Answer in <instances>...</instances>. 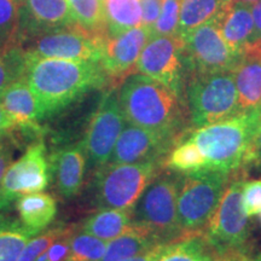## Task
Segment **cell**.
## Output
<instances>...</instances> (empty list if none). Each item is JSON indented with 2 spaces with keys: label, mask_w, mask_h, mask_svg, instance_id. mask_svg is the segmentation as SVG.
Returning <instances> with one entry per match:
<instances>
[{
  "label": "cell",
  "mask_w": 261,
  "mask_h": 261,
  "mask_svg": "<svg viewBox=\"0 0 261 261\" xmlns=\"http://www.w3.org/2000/svg\"><path fill=\"white\" fill-rule=\"evenodd\" d=\"M16 210L21 224L38 234L54 221L57 214V202L48 194H25L17 197Z\"/></svg>",
  "instance_id": "obj_21"
},
{
  "label": "cell",
  "mask_w": 261,
  "mask_h": 261,
  "mask_svg": "<svg viewBox=\"0 0 261 261\" xmlns=\"http://www.w3.org/2000/svg\"><path fill=\"white\" fill-rule=\"evenodd\" d=\"M34 236L21 221L0 214V261H17Z\"/></svg>",
  "instance_id": "obj_27"
},
{
  "label": "cell",
  "mask_w": 261,
  "mask_h": 261,
  "mask_svg": "<svg viewBox=\"0 0 261 261\" xmlns=\"http://www.w3.org/2000/svg\"><path fill=\"white\" fill-rule=\"evenodd\" d=\"M243 210L249 218L261 212V179L244 181L242 187Z\"/></svg>",
  "instance_id": "obj_35"
},
{
  "label": "cell",
  "mask_w": 261,
  "mask_h": 261,
  "mask_svg": "<svg viewBox=\"0 0 261 261\" xmlns=\"http://www.w3.org/2000/svg\"><path fill=\"white\" fill-rule=\"evenodd\" d=\"M104 38L74 24L29 39L31 42L23 50L37 57L99 62Z\"/></svg>",
  "instance_id": "obj_12"
},
{
  "label": "cell",
  "mask_w": 261,
  "mask_h": 261,
  "mask_svg": "<svg viewBox=\"0 0 261 261\" xmlns=\"http://www.w3.org/2000/svg\"><path fill=\"white\" fill-rule=\"evenodd\" d=\"M25 68V54L18 45L0 50V96L12 83L22 79Z\"/></svg>",
  "instance_id": "obj_30"
},
{
  "label": "cell",
  "mask_w": 261,
  "mask_h": 261,
  "mask_svg": "<svg viewBox=\"0 0 261 261\" xmlns=\"http://www.w3.org/2000/svg\"><path fill=\"white\" fill-rule=\"evenodd\" d=\"M231 3V0H180L178 34H185L198 25L217 18Z\"/></svg>",
  "instance_id": "obj_26"
},
{
  "label": "cell",
  "mask_w": 261,
  "mask_h": 261,
  "mask_svg": "<svg viewBox=\"0 0 261 261\" xmlns=\"http://www.w3.org/2000/svg\"><path fill=\"white\" fill-rule=\"evenodd\" d=\"M16 2H18V0H16Z\"/></svg>",
  "instance_id": "obj_49"
},
{
  "label": "cell",
  "mask_w": 261,
  "mask_h": 261,
  "mask_svg": "<svg viewBox=\"0 0 261 261\" xmlns=\"http://www.w3.org/2000/svg\"><path fill=\"white\" fill-rule=\"evenodd\" d=\"M252 14L254 19V27H255V32H254V38L252 41L254 42L261 39V0L252 6Z\"/></svg>",
  "instance_id": "obj_42"
},
{
  "label": "cell",
  "mask_w": 261,
  "mask_h": 261,
  "mask_svg": "<svg viewBox=\"0 0 261 261\" xmlns=\"http://www.w3.org/2000/svg\"><path fill=\"white\" fill-rule=\"evenodd\" d=\"M182 137H173L143 127L125 126L108 163H140L162 160Z\"/></svg>",
  "instance_id": "obj_15"
},
{
  "label": "cell",
  "mask_w": 261,
  "mask_h": 261,
  "mask_svg": "<svg viewBox=\"0 0 261 261\" xmlns=\"http://www.w3.org/2000/svg\"><path fill=\"white\" fill-rule=\"evenodd\" d=\"M67 3L80 27L107 37L104 0H67Z\"/></svg>",
  "instance_id": "obj_29"
},
{
  "label": "cell",
  "mask_w": 261,
  "mask_h": 261,
  "mask_svg": "<svg viewBox=\"0 0 261 261\" xmlns=\"http://www.w3.org/2000/svg\"><path fill=\"white\" fill-rule=\"evenodd\" d=\"M19 38L25 40L77 24L67 0H18Z\"/></svg>",
  "instance_id": "obj_16"
},
{
  "label": "cell",
  "mask_w": 261,
  "mask_h": 261,
  "mask_svg": "<svg viewBox=\"0 0 261 261\" xmlns=\"http://www.w3.org/2000/svg\"><path fill=\"white\" fill-rule=\"evenodd\" d=\"M213 261H223L221 260V256L219 255V253H217V256H215V259Z\"/></svg>",
  "instance_id": "obj_45"
},
{
  "label": "cell",
  "mask_w": 261,
  "mask_h": 261,
  "mask_svg": "<svg viewBox=\"0 0 261 261\" xmlns=\"http://www.w3.org/2000/svg\"><path fill=\"white\" fill-rule=\"evenodd\" d=\"M68 226H55L48 228L46 232H44L40 236L32 238L27 243V246L23 249L17 261H35L37 257L50 248L54 244L55 241H57L62 234H64L69 230Z\"/></svg>",
  "instance_id": "obj_34"
},
{
  "label": "cell",
  "mask_w": 261,
  "mask_h": 261,
  "mask_svg": "<svg viewBox=\"0 0 261 261\" xmlns=\"http://www.w3.org/2000/svg\"><path fill=\"white\" fill-rule=\"evenodd\" d=\"M221 37L236 55H242L254 38L252 5L231 3L219 16Z\"/></svg>",
  "instance_id": "obj_19"
},
{
  "label": "cell",
  "mask_w": 261,
  "mask_h": 261,
  "mask_svg": "<svg viewBox=\"0 0 261 261\" xmlns=\"http://www.w3.org/2000/svg\"><path fill=\"white\" fill-rule=\"evenodd\" d=\"M242 112L256 109L261 99V55L244 51L232 70Z\"/></svg>",
  "instance_id": "obj_20"
},
{
  "label": "cell",
  "mask_w": 261,
  "mask_h": 261,
  "mask_svg": "<svg viewBox=\"0 0 261 261\" xmlns=\"http://www.w3.org/2000/svg\"><path fill=\"white\" fill-rule=\"evenodd\" d=\"M139 2L140 6H142L143 25L150 31L156 22V19L159 18L163 0H139Z\"/></svg>",
  "instance_id": "obj_38"
},
{
  "label": "cell",
  "mask_w": 261,
  "mask_h": 261,
  "mask_svg": "<svg viewBox=\"0 0 261 261\" xmlns=\"http://www.w3.org/2000/svg\"><path fill=\"white\" fill-rule=\"evenodd\" d=\"M12 156H14V144L9 137V133H5L0 136V191H2L6 169L12 163Z\"/></svg>",
  "instance_id": "obj_37"
},
{
  "label": "cell",
  "mask_w": 261,
  "mask_h": 261,
  "mask_svg": "<svg viewBox=\"0 0 261 261\" xmlns=\"http://www.w3.org/2000/svg\"><path fill=\"white\" fill-rule=\"evenodd\" d=\"M255 261H261V254H260V255H259V256H257V257H256V260H255Z\"/></svg>",
  "instance_id": "obj_47"
},
{
  "label": "cell",
  "mask_w": 261,
  "mask_h": 261,
  "mask_svg": "<svg viewBox=\"0 0 261 261\" xmlns=\"http://www.w3.org/2000/svg\"><path fill=\"white\" fill-rule=\"evenodd\" d=\"M117 96L127 123L179 138L189 132L187 103L159 81L130 74Z\"/></svg>",
  "instance_id": "obj_2"
},
{
  "label": "cell",
  "mask_w": 261,
  "mask_h": 261,
  "mask_svg": "<svg viewBox=\"0 0 261 261\" xmlns=\"http://www.w3.org/2000/svg\"><path fill=\"white\" fill-rule=\"evenodd\" d=\"M150 37L149 29L140 25L119 35L104 38L99 63L108 80L113 83V89L130 74H135L137 62Z\"/></svg>",
  "instance_id": "obj_14"
},
{
  "label": "cell",
  "mask_w": 261,
  "mask_h": 261,
  "mask_svg": "<svg viewBox=\"0 0 261 261\" xmlns=\"http://www.w3.org/2000/svg\"><path fill=\"white\" fill-rule=\"evenodd\" d=\"M184 41V65L187 77L232 71L240 61L221 37L219 16L180 35Z\"/></svg>",
  "instance_id": "obj_9"
},
{
  "label": "cell",
  "mask_w": 261,
  "mask_h": 261,
  "mask_svg": "<svg viewBox=\"0 0 261 261\" xmlns=\"http://www.w3.org/2000/svg\"><path fill=\"white\" fill-rule=\"evenodd\" d=\"M126 122L119 96L115 89H110L103 94L81 143L92 167L99 168L110 161Z\"/></svg>",
  "instance_id": "obj_11"
},
{
  "label": "cell",
  "mask_w": 261,
  "mask_h": 261,
  "mask_svg": "<svg viewBox=\"0 0 261 261\" xmlns=\"http://www.w3.org/2000/svg\"><path fill=\"white\" fill-rule=\"evenodd\" d=\"M51 174L62 197L70 200L79 195L84 184L86 154L83 144L68 145L51 158Z\"/></svg>",
  "instance_id": "obj_18"
},
{
  "label": "cell",
  "mask_w": 261,
  "mask_h": 261,
  "mask_svg": "<svg viewBox=\"0 0 261 261\" xmlns=\"http://www.w3.org/2000/svg\"><path fill=\"white\" fill-rule=\"evenodd\" d=\"M135 228L133 223V208L115 210L106 208L91 215L81 225V231L99 240L109 241L121 236Z\"/></svg>",
  "instance_id": "obj_22"
},
{
  "label": "cell",
  "mask_w": 261,
  "mask_h": 261,
  "mask_svg": "<svg viewBox=\"0 0 261 261\" xmlns=\"http://www.w3.org/2000/svg\"><path fill=\"white\" fill-rule=\"evenodd\" d=\"M108 242L86 232L74 233L67 261H102Z\"/></svg>",
  "instance_id": "obj_32"
},
{
  "label": "cell",
  "mask_w": 261,
  "mask_h": 261,
  "mask_svg": "<svg viewBox=\"0 0 261 261\" xmlns=\"http://www.w3.org/2000/svg\"><path fill=\"white\" fill-rule=\"evenodd\" d=\"M179 14H180V0H163L159 18L150 29L151 37L178 34Z\"/></svg>",
  "instance_id": "obj_33"
},
{
  "label": "cell",
  "mask_w": 261,
  "mask_h": 261,
  "mask_svg": "<svg viewBox=\"0 0 261 261\" xmlns=\"http://www.w3.org/2000/svg\"><path fill=\"white\" fill-rule=\"evenodd\" d=\"M233 174L210 169L180 174L177 210L182 232L203 233Z\"/></svg>",
  "instance_id": "obj_6"
},
{
  "label": "cell",
  "mask_w": 261,
  "mask_h": 261,
  "mask_svg": "<svg viewBox=\"0 0 261 261\" xmlns=\"http://www.w3.org/2000/svg\"><path fill=\"white\" fill-rule=\"evenodd\" d=\"M165 167L178 174H188L204 171L205 160L197 146L184 136L168 152Z\"/></svg>",
  "instance_id": "obj_28"
},
{
  "label": "cell",
  "mask_w": 261,
  "mask_h": 261,
  "mask_svg": "<svg viewBox=\"0 0 261 261\" xmlns=\"http://www.w3.org/2000/svg\"><path fill=\"white\" fill-rule=\"evenodd\" d=\"M185 97L192 128L212 125L242 113L232 71L188 76Z\"/></svg>",
  "instance_id": "obj_5"
},
{
  "label": "cell",
  "mask_w": 261,
  "mask_h": 261,
  "mask_svg": "<svg viewBox=\"0 0 261 261\" xmlns=\"http://www.w3.org/2000/svg\"><path fill=\"white\" fill-rule=\"evenodd\" d=\"M163 244L165 243L158 244V246L150 248L149 250H146V252H144V253L138 254V255L132 256V257H129V259H126L123 261H154L156 259V256L159 255L160 250H161Z\"/></svg>",
  "instance_id": "obj_43"
},
{
  "label": "cell",
  "mask_w": 261,
  "mask_h": 261,
  "mask_svg": "<svg viewBox=\"0 0 261 261\" xmlns=\"http://www.w3.org/2000/svg\"><path fill=\"white\" fill-rule=\"evenodd\" d=\"M19 10L16 0H0V50L18 45Z\"/></svg>",
  "instance_id": "obj_31"
},
{
  "label": "cell",
  "mask_w": 261,
  "mask_h": 261,
  "mask_svg": "<svg viewBox=\"0 0 261 261\" xmlns=\"http://www.w3.org/2000/svg\"><path fill=\"white\" fill-rule=\"evenodd\" d=\"M182 51L184 41L179 34L150 37L137 62L136 71L165 85L182 99L187 84Z\"/></svg>",
  "instance_id": "obj_10"
},
{
  "label": "cell",
  "mask_w": 261,
  "mask_h": 261,
  "mask_svg": "<svg viewBox=\"0 0 261 261\" xmlns=\"http://www.w3.org/2000/svg\"><path fill=\"white\" fill-rule=\"evenodd\" d=\"M215 256L203 233H195L163 244L154 261H213Z\"/></svg>",
  "instance_id": "obj_23"
},
{
  "label": "cell",
  "mask_w": 261,
  "mask_h": 261,
  "mask_svg": "<svg viewBox=\"0 0 261 261\" xmlns=\"http://www.w3.org/2000/svg\"><path fill=\"white\" fill-rule=\"evenodd\" d=\"M234 4H247V5H254L255 3L260 2V0H231Z\"/></svg>",
  "instance_id": "obj_44"
},
{
  "label": "cell",
  "mask_w": 261,
  "mask_h": 261,
  "mask_svg": "<svg viewBox=\"0 0 261 261\" xmlns=\"http://www.w3.org/2000/svg\"><path fill=\"white\" fill-rule=\"evenodd\" d=\"M0 104L15 120L16 127L25 132H40L39 121L44 119L39 99L23 77L16 80L0 96Z\"/></svg>",
  "instance_id": "obj_17"
},
{
  "label": "cell",
  "mask_w": 261,
  "mask_h": 261,
  "mask_svg": "<svg viewBox=\"0 0 261 261\" xmlns=\"http://www.w3.org/2000/svg\"><path fill=\"white\" fill-rule=\"evenodd\" d=\"M259 217H260V221H261V212L259 213Z\"/></svg>",
  "instance_id": "obj_48"
},
{
  "label": "cell",
  "mask_w": 261,
  "mask_h": 261,
  "mask_svg": "<svg viewBox=\"0 0 261 261\" xmlns=\"http://www.w3.org/2000/svg\"><path fill=\"white\" fill-rule=\"evenodd\" d=\"M179 177L172 171L161 172L133 207V223L149 230L163 243L188 236L178 220Z\"/></svg>",
  "instance_id": "obj_7"
},
{
  "label": "cell",
  "mask_w": 261,
  "mask_h": 261,
  "mask_svg": "<svg viewBox=\"0 0 261 261\" xmlns=\"http://www.w3.org/2000/svg\"><path fill=\"white\" fill-rule=\"evenodd\" d=\"M261 126L259 109L195 128L185 137L197 146L205 160V169L233 174L244 171V161L254 136Z\"/></svg>",
  "instance_id": "obj_3"
},
{
  "label": "cell",
  "mask_w": 261,
  "mask_h": 261,
  "mask_svg": "<svg viewBox=\"0 0 261 261\" xmlns=\"http://www.w3.org/2000/svg\"><path fill=\"white\" fill-rule=\"evenodd\" d=\"M104 16L108 37L143 25L139 0H104Z\"/></svg>",
  "instance_id": "obj_25"
},
{
  "label": "cell",
  "mask_w": 261,
  "mask_h": 261,
  "mask_svg": "<svg viewBox=\"0 0 261 261\" xmlns=\"http://www.w3.org/2000/svg\"><path fill=\"white\" fill-rule=\"evenodd\" d=\"M163 242L146 228L135 224V228L114 238L107 244L102 261H123L149 250Z\"/></svg>",
  "instance_id": "obj_24"
},
{
  "label": "cell",
  "mask_w": 261,
  "mask_h": 261,
  "mask_svg": "<svg viewBox=\"0 0 261 261\" xmlns=\"http://www.w3.org/2000/svg\"><path fill=\"white\" fill-rule=\"evenodd\" d=\"M23 79L39 99L44 116L61 112L86 92L102 89L109 83L99 62L58 60L28 54Z\"/></svg>",
  "instance_id": "obj_1"
},
{
  "label": "cell",
  "mask_w": 261,
  "mask_h": 261,
  "mask_svg": "<svg viewBox=\"0 0 261 261\" xmlns=\"http://www.w3.org/2000/svg\"><path fill=\"white\" fill-rule=\"evenodd\" d=\"M244 181L243 171L234 173L203 231L207 242L218 253L247 247L250 225L242 204Z\"/></svg>",
  "instance_id": "obj_8"
},
{
  "label": "cell",
  "mask_w": 261,
  "mask_h": 261,
  "mask_svg": "<svg viewBox=\"0 0 261 261\" xmlns=\"http://www.w3.org/2000/svg\"><path fill=\"white\" fill-rule=\"evenodd\" d=\"M14 128H16L15 120L12 119L11 115L0 104V136L9 133L10 130Z\"/></svg>",
  "instance_id": "obj_41"
},
{
  "label": "cell",
  "mask_w": 261,
  "mask_h": 261,
  "mask_svg": "<svg viewBox=\"0 0 261 261\" xmlns=\"http://www.w3.org/2000/svg\"><path fill=\"white\" fill-rule=\"evenodd\" d=\"M256 168L261 171V126L254 136L252 144L248 150L243 169Z\"/></svg>",
  "instance_id": "obj_39"
},
{
  "label": "cell",
  "mask_w": 261,
  "mask_h": 261,
  "mask_svg": "<svg viewBox=\"0 0 261 261\" xmlns=\"http://www.w3.org/2000/svg\"><path fill=\"white\" fill-rule=\"evenodd\" d=\"M256 109H259V110H260V113H261V99H260V103H259V106H257Z\"/></svg>",
  "instance_id": "obj_46"
},
{
  "label": "cell",
  "mask_w": 261,
  "mask_h": 261,
  "mask_svg": "<svg viewBox=\"0 0 261 261\" xmlns=\"http://www.w3.org/2000/svg\"><path fill=\"white\" fill-rule=\"evenodd\" d=\"M165 167V161L140 163H107L94 175V201L99 210H128Z\"/></svg>",
  "instance_id": "obj_4"
},
{
  "label": "cell",
  "mask_w": 261,
  "mask_h": 261,
  "mask_svg": "<svg viewBox=\"0 0 261 261\" xmlns=\"http://www.w3.org/2000/svg\"><path fill=\"white\" fill-rule=\"evenodd\" d=\"M218 253V252H217ZM223 261H254L250 256L248 248H236V249H227L219 253Z\"/></svg>",
  "instance_id": "obj_40"
},
{
  "label": "cell",
  "mask_w": 261,
  "mask_h": 261,
  "mask_svg": "<svg viewBox=\"0 0 261 261\" xmlns=\"http://www.w3.org/2000/svg\"><path fill=\"white\" fill-rule=\"evenodd\" d=\"M50 178L51 163L47 159L46 145L42 140H37L6 169L0 191V212L8 210L21 195L45 190L50 184Z\"/></svg>",
  "instance_id": "obj_13"
},
{
  "label": "cell",
  "mask_w": 261,
  "mask_h": 261,
  "mask_svg": "<svg viewBox=\"0 0 261 261\" xmlns=\"http://www.w3.org/2000/svg\"><path fill=\"white\" fill-rule=\"evenodd\" d=\"M75 227L71 226L64 234L55 241L54 244L46 250L48 261H67L70 253L71 238L74 236Z\"/></svg>",
  "instance_id": "obj_36"
}]
</instances>
